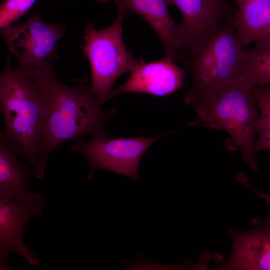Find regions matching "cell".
Wrapping results in <instances>:
<instances>
[{
  "instance_id": "2",
  "label": "cell",
  "mask_w": 270,
  "mask_h": 270,
  "mask_svg": "<svg viewBox=\"0 0 270 270\" xmlns=\"http://www.w3.org/2000/svg\"><path fill=\"white\" fill-rule=\"evenodd\" d=\"M0 110L6 138L32 175L42 178L46 168L41 156L44 99L32 72L20 66L12 69L10 56L0 76Z\"/></svg>"
},
{
  "instance_id": "9",
  "label": "cell",
  "mask_w": 270,
  "mask_h": 270,
  "mask_svg": "<svg viewBox=\"0 0 270 270\" xmlns=\"http://www.w3.org/2000/svg\"><path fill=\"white\" fill-rule=\"evenodd\" d=\"M180 12V24L185 52L208 38L233 16L234 8L226 0H168Z\"/></svg>"
},
{
  "instance_id": "1",
  "label": "cell",
  "mask_w": 270,
  "mask_h": 270,
  "mask_svg": "<svg viewBox=\"0 0 270 270\" xmlns=\"http://www.w3.org/2000/svg\"><path fill=\"white\" fill-rule=\"evenodd\" d=\"M32 74L45 104V121L41 140V156L48 158L64 142L104 132L115 110H104V103L90 87L70 86L60 82L54 66L28 69Z\"/></svg>"
},
{
  "instance_id": "7",
  "label": "cell",
  "mask_w": 270,
  "mask_h": 270,
  "mask_svg": "<svg viewBox=\"0 0 270 270\" xmlns=\"http://www.w3.org/2000/svg\"><path fill=\"white\" fill-rule=\"evenodd\" d=\"M65 32L64 26L46 23L37 14L22 24L0 28L18 66L26 69L54 66L58 58L56 47Z\"/></svg>"
},
{
  "instance_id": "19",
  "label": "cell",
  "mask_w": 270,
  "mask_h": 270,
  "mask_svg": "<svg viewBox=\"0 0 270 270\" xmlns=\"http://www.w3.org/2000/svg\"><path fill=\"white\" fill-rule=\"evenodd\" d=\"M245 0H235L238 6H239Z\"/></svg>"
},
{
  "instance_id": "3",
  "label": "cell",
  "mask_w": 270,
  "mask_h": 270,
  "mask_svg": "<svg viewBox=\"0 0 270 270\" xmlns=\"http://www.w3.org/2000/svg\"><path fill=\"white\" fill-rule=\"evenodd\" d=\"M254 87L240 78L226 88L196 100L191 105L198 118L190 124L226 132L230 136L226 144L227 148L240 150L243 160L256 172L254 148L259 114Z\"/></svg>"
},
{
  "instance_id": "16",
  "label": "cell",
  "mask_w": 270,
  "mask_h": 270,
  "mask_svg": "<svg viewBox=\"0 0 270 270\" xmlns=\"http://www.w3.org/2000/svg\"><path fill=\"white\" fill-rule=\"evenodd\" d=\"M253 92L260 110L254 148L257 155L262 150H270V87L256 86Z\"/></svg>"
},
{
  "instance_id": "13",
  "label": "cell",
  "mask_w": 270,
  "mask_h": 270,
  "mask_svg": "<svg viewBox=\"0 0 270 270\" xmlns=\"http://www.w3.org/2000/svg\"><path fill=\"white\" fill-rule=\"evenodd\" d=\"M21 158L6 138L3 130L1 131L0 198L45 205L46 196L35 192L30 188L32 173L27 163H24Z\"/></svg>"
},
{
  "instance_id": "15",
  "label": "cell",
  "mask_w": 270,
  "mask_h": 270,
  "mask_svg": "<svg viewBox=\"0 0 270 270\" xmlns=\"http://www.w3.org/2000/svg\"><path fill=\"white\" fill-rule=\"evenodd\" d=\"M241 77L254 86L270 84V42H256L250 50H243Z\"/></svg>"
},
{
  "instance_id": "8",
  "label": "cell",
  "mask_w": 270,
  "mask_h": 270,
  "mask_svg": "<svg viewBox=\"0 0 270 270\" xmlns=\"http://www.w3.org/2000/svg\"><path fill=\"white\" fill-rule=\"evenodd\" d=\"M44 204L0 198V270H10V254H17L30 266L40 267L36 255L23 241V232L34 216L43 214Z\"/></svg>"
},
{
  "instance_id": "11",
  "label": "cell",
  "mask_w": 270,
  "mask_h": 270,
  "mask_svg": "<svg viewBox=\"0 0 270 270\" xmlns=\"http://www.w3.org/2000/svg\"><path fill=\"white\" fill-rule=\"evenodd\" d=\"M248 232L228 231L233 248L228 260L218 268L226 270H270V217L252 220Z\"/></svg>"
},
{
  "instance_id": "10",
  "label": "cell",
  "mask_w": 270,
  "mask_h": 270,
  "mask_svg": "<svg viewBox=\"0 0 270 270\" xmlns=\"http://www.w3.org/2000/svg\"><path fill=\"white\" fill-rule=\"evenodd\" d=\"M170 57L148 63L142 62L130 72L122 84L112 91L109 99L121 94L144 93L164 96L170 94L184 86L186 74L184 68L177 66Z\"/></svg>"
},
{
  "instance_id": "17",
  "label": "cell",
  "mask_w": 270,
  "mask_h": 270,
  "mask_svg": "<svg viewBox=\"0 0 270 270\" xmlns=\"http://www.w3.org/2000/svg\"><path fill=\"white\" fill-rule=\"evenodd\" d=\"M36 0H4L0 9V28H2L24 16Z\"/></svg>"
},
{
  "instance_id": "5",
  "label": "cell",
  "mask_w": 270,
  "mask_h": 270,
  "mask_svg": "<svg viewBox=\"0 0 270 270\" xmlns=\"http://www.w3.org/2000/svg\"><path fill=\"white\" fill-rule=\"evenodd\" d=\"M117 14L108 27L96 30L86 24L83 51L90 66L93 94L104 104L109 99L112 88L121 75L132 72L144 62L129 54L122 36V24L126 11L116 6Z\"/></svg>"
},
{
  "instance_id": "6",
  "label": "cell",
  "mask_w": 270,
  "mask_h": 270,
  "mask_svg": "<svg viewBox=\"0 0 270 270\" xmlns=\"http://www.w3.org/2000/svg\"><path fill=\"white\" fill-rule=\"evenodd\" d=\"M166 133L146 138H108L105 132L90 136L88 140H75L70 148L81 153L89 164L88 180L96 171L105 170L128 176L136 182L138 166L144 153L156 140Z\"/></svg>"
},
{
  "instance_id": "14",
  "label": "cell",
  "mask_w": 270,
  "mask_h": 270,
  "mask_svg": "<svg viewBox=\"0 0 270 270\" xmlns=\"http://www.w3.org/2000/svg\"><path fill=\"white\" fill-rule=\"evenodd\" d=\"M233 21L243 47L270 42V0H245L234 12Z\"/></svg>"
},
{
  "instance_id": "4",
  "label": "cell",
  "mask_w": 270,
  "mask_h": 270,
  "mask_svg": "<svg viewBox=\"0 0 270 270\" xmlns=\"http://www.w3.org/2000/svg\"><path fill=\"white\" fill-rule=\"evenodd\" d=\"M243 50L233 16L205 40L192 47L180 62L192 78L184 103L191 105L236 82L241 76Z\"/></svg>"
},
{
  "instance_id": "12",
  "label": "cell",
  "mask_w": 270,
  "mask_h": 270,
  "mask_svg": "<svg viewBox=\"0 0 270 270\" xmlns=\"http://www.w3.org/2000/svg\"><path fill=\"white\" fill-rule=\"evenodd\" d=\"M109 2L140 16L158 34L166 56L180 61L184 54L181 28L170 14L168 0H97L98 3Z\"/></svg>"
},
{
  "instance_id": "18",
  "label": "cell",
  "mask_w": 270,
  "mask_h": 270,
  "mask_svg": "<svg viewBox=\"0 0 270 270\" xmlns=\"http://www.w3.org/2000/svg\"><path fill=\"white\" fill-rule=\"evenodd\" d=\"M242 182L244 184V185L250 189L251 190H252L253 192H254L256 196L264 200H266V202H268L270 204V195L264 192H262L259 191L257 190H256L254 188L252 187L247 182H244V181L242 180Z\"/></svg>"
}]
</instances>
